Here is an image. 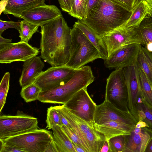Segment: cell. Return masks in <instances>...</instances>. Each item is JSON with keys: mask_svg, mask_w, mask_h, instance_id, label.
I'll list each match as a JSON object with an SVG mask.
<instances>
[{"mask_svg": "<svg viewBox=\"0 0 152 152\" xmlns=\"http://www.w3.org/2000/svg\"><path fill=\"white\" fill-rule=\"evenodd\" d=\"M122 6L128 10L132 11L135 4L139 0H112Z\"/></svg>", "mask_w": 152, "mask_h": 152, "instance_id": "obj_36", "label": "cell"}, {"mask_svg": "<svg viewBox=\"0 0 152 152\" xmlns=\"http://www.w3.org/2000/svg\"><path fill=\"white\" fill-rule=\"evenodd\" d=\"M39 26L23 20L20 21V29L18 31L20 41L28 43L33 35L38 31Z\"/></svg>", "mask_w": 152, "mask_h": 152, "instance_id": "obj_26", "label": "cell"}, {"mask_svg": "<svg viewBox=\"0 0 152 152\" xmlns=\"http://www.w3.org/2000/svg\"><path fill=\"white\" fill-rule=\"evenodd\" d=\"M136 107L138 121L145 122L152 130V106L145 100L142 93L138 98Z\"/></svg>", "mask_w": 152, "mask_h": 152, "instance_id": "obj_24", "label": "cell"}, {"mask_svg": "<svg viewBox=\"0 0 152 152\" xmlns=\"http://www.w3.org/2000/svg\"><path fill=\"white\" fill-rule=\"evenodd\" d=\"M10 74L6 72L3 77L0 84V112L3 108L9 88Z\"/></svg>", "mask_w": 152, "mask_h": 152, "instance_id": "obj_32", "label": "cell"}, {"mask_svg": "<svg viewBox=\"0 0 152 152\" xmlns=\"http://www.w3.org/2000/svg\"><path fill=\"white\" fill-rule=\"evenodd\" d=\"M141 49L148 63L152 70V53L148 51L145 48L141 47Z\"/></svg>", "mask_w": 152, "mask_h": 152, "instance_id": "obj_38", "label": "cell"}, {"mask_svg": "<svg viewBox=\"0 0 152 152\" xmlns=\"http://www.w3.org/2000/svg\"><path fill=\"white\" fill-rule=\"evenodd\" d=\"M8 0H1L0 1V15L5 9Z\"/></svg>", "mask_w": 152, "mask_h": 152, "instance_id": "obj_42", "label": "cell"}, {"mask_svg": "<svg viewBox=\"0 0 152 152\" xmlns=\"http://www.w3.org/2000/svg\"><path fill=\"white\" fill-rule=\"evenodd\" d=\"M88 0H74L71 11L68 14L71 16L82 20L87 17Z\"/></svg>", "mask_w": 152, "mask_h": 152, "instance_id": "obj_29", "label": "cell"}, {"mask_svg": "<svg viewBox=\"0 0 152 152\" xmlns=\"http://www.w3.org/2000/svg\"><path fill=\"white\" fill-rule=\"evenodd\" d=\"M109 150L108 142L106 140L102 146L99 152H109Z\"/></svg>", "mask_w": 152, "mask_h": 152, "instance_id": "obj_43", "label": "cell"}, {"mask_svg": "<svg viewBox=\"0 0 152 152\" xmlns=\"http://www.w3.org/2000/svg\"><path fill=\"white\" fill-rule=\"evenodd\" d=\"M61 127L72 142L82 147L86 152H91L89 148L82 141L72 129L65 125H62Z\"/></svg>", "mask_w": 152, "mask_h": 152, "instance_id": "obj_33", "label": "cell"}, {"mask_svg": "<svg viewBox=\"0 0 152 152\" xmlns=\"http://www.w3.org/2000/svg\"><path fill=\"white\" fill-rule=\"evenodd\" d=\"M126 135L117 136L108 140L109 152H124L126 143Z\"/></svg>", "mask_w": 152, "mask_h": 152, "instance_id": "obj_30", "label": "cell"}, {"mask_svg": "<svg viewBox=\"0 0 152 152\" xmlns=\"http://www.w3.org/2000/svg\"><path fill=\"white\" fill-rule=\"evenodd\" d=\"M39 53L38 49L28 43L21 41L12 43L0 50V63L10 64L15 61L25 62L37 56Z\"/></svg>", "mask_w": 152, "mask_h": 152, "instance_id": "obj_14", "label": "cell"}, {"mask_svg": "<svg viewBox=\"0 0 152 152\" xmlns=\"http://www.w3.org/2000/svg\"><path fill=\"white\" fill-rule=\"evenodd\" d=\"M94 79L90 66L75 69L68 82L56 88L42 91L38 100L45 103L64 104L80 90L87 88Z\"/></svg>", "mask_w": 152, "mask_h": 152, "instance_id": "obj_3", "label": "cell"}, {"mask_svg": "<svg viewBox=\"0 0 152 152\" xmlns=\"http://www.w3.org/2000/svg\"><path fill=\"white\" fill-rule=\"evenodd\" d=\"M42 91L39 86L33 83L22 88L20 95L25 102H29L38 100Z\"/></svg>", "mask_w": 152, "mask_h": 152, "instance_id": "obj_27", "label": "cell"}, {"mask_svg": "<svg viewBox=\"0 0 152 152\" xmlns=\"http://www.w3.org/2000/svg\"><path fill=\"white\" fill-rule=\"evenodd\" d=\"M135 127L138 128H141L144 127H149L148 125L144 121L140 120L137 122Z\"/></svg>", "mask_w": 152, "mask_h": 152, "instance_id": "obj_44", "label": "cell"}, {"mask_svg": "<svg viewBox=\"0 0 152 152\" xmlns=\"http://www.w3.org/2000/svg\"><path fill=\"white\" fill-rule=\"evenodd\" d=\"M111 121L119 122L134 128L137 122L130 112L119 109L104 100L101 104L96 106L94 124H101Z\"/></svg>", "mask_w": 152, "mask_h": 152, "instance_id": "obj_10", "label": "cell"}, {"mask_svg": "<svg viewBox=\"0 0 152 152\" xmlns=\"http://www.w3.org/2000/svg\"><path fill=\"white\" fill-rule=\"evenodd\" d=\"M148 4L150 6L152 9V0H145Z\"/></svg>", "mask_w": 152, "mask_h": 152, "instance_id": "obj_48", "label": "cell"}, {"mask_svg": "<svg viewBox=\"0 0 152 152\" xmlns=\"http://www.w3.org/2000/svg\"><path fill=\"white\" fill-rule=\"evenodd\" d=\"M151 7L145 0H139L132 10V14L127 22L121 26L133 29L137 27L144 18L150 12Z\"/></svg>", "mask_w": 152, "mask_h": 152, "instance_id": "obj_21", "label": "cell"}, {"mask_svg": "<svg viewBox=\"0 0 152 152\" xmlns=\"http://www.w3.org/2000/svg\"><path fill=\"white\" fill-rule=\"evenodd\" d=\"M96 130L103 134L106 140L117 136L128 135L135 128L117 121H109L101 124H94Z\"/></svg>", "mask_w": 152, "mask_h": 152, "instance_id": "obj_19", "label": "cell"}, {"mask_svg": "<svg viewBox=\"0 0 152 152\" xmlns=\"http://www.w3.org/2000/svg\"><path fill=\"white\" fill-rule=\"evenodd\" d=\"M53 140L58 152H75L72 142L61 129L56 125L52 129Z\"/></svg>", "mask_w": 152, "mask_h": 152, "instance_id": "obj_23", "label": "cell"}, {"mask_svg": "<svg viewBox=\"0 0 152 152\" xmlns=\"http://www.w3.org/2000/svg\"><path fill=\"white\" fill-rule=\"evenodd\" d=\"M101 37L106 47L108 56L115 51L130 44L143 45L134 28L120 26Z\"/></svg>", "mask_w": 152, "mask_h": 152, "instance_id": "obj_12", "label": "cell"}, {"mask_svg": "<svg viewBox=\"0 0 152 152\" xmlns=\"http://www.w3.org/2000/svg\"><path fill=\"white\" fill-rule=\"evenodd\" d=\"M126 143L124 152H144L152 137V130L148 127H135L126 135Z\"/></svg>", "mask_w": 152, "mask_h": 152, "instance_id": "obj_17", "label": "cell"}, {"mask_svg": "<svg viewBox=\"0 0 152 152\" xmlns=\"http://www.w3.org/2000/svg\"><path fill=\"white\" fill-rule=\"evenodd\" d=\"M75 152H86V151L80 146L72 142Z\"/></svg>", "mask_w": 152, "mask_h": 152, "instance_id": "obj_45", "label": "cell"}, {"mask_svg": "<svg viewBox=\"0 0 152 152\" xmlns=\"http://www.w3.org/2000/svg\"><path fill=\"white\" fill-rule=\"evenodd\" d=\"M45 0H8L4 14H10L19 18L24 12L45 4Z\"/></svg>", "mask_w": 152, "mask_h": 152, "instance_id": "obj_20", "label": "cell"}, {"mask_svg": "<svg viewBox=\"0 0 152 152\" xmlns=\"http://www.w3.org/2000/svg\"><path fill=\"white\" fill-rule=\"evenodd\" d=\"M2 140L6 145L23 152H44L53 137L51 132L38 129Z\"/></svg>", "mask_w": 152, "mask_h": 152, "instance_id": "obj_5", "label": "cell"}, {"mask_svg": "<svg viewBox=\"0 0 152 152\" xmlns=\"http://www.w3.org/2000/svg\"><path fill=\"white\" fill-rule=\"evenodd\" d=\"M44 152H58L53 139L47 146Z\"/></svg>", "mask_w": 152, "mask_h": 152, "instance_id": "obj_39", "label": "cell"}, {"mask_svg": "<svg viewBox=\"0 0 152 152\" xmlns=\"http://www.w3.org/2000/svg\"><path fill=\"white\" fill-rule=\"evenodd\" d=\"M74 26L79 28L96 48L100 53L102 59L105 60L108 57L107 49L101 36L96 34L90 27L78 20Z\"/></svg>", "mask_w": 152, "mask_h": 152, "instance_id": "obj_22", "label": "cell"}, {"mask_svg": "<svg viewBox=\"0 0 152 152\" xmlns=\"http://www.w3.org/2000/svg\"><path fill=\"white\" fill-rule=\"evenodd\" d=\"M75 69L66 65L51 66L42 71L36 78L34 83L42 91L51 90L62 85L72 78Z\"/></svg>", "mask_w": 152, "mask_h": 152, "instance_id": "obj_11", "label": "cell"}, {"mask_svg": "<svg viewBox=\"0 0 152 152\" xmlns=\"http://www.w3.org/2000/svg\"><path fill=\"white\" fill-rule=\"evenodd\" d=\"M20 21H5L0 20V35L7 29L14 28L19 31L20 29Z\"/></svg>", "mask_w": 152, "mask_h": 152, "instance_id": "obj_35", "label": "cell"}, {"mask_svg": "<svg viewBox=\"0 0 152 152\" xmlns=\"http://www.w3.org/2000/svg\"><path fill=\"white\" fill-rule=\"evenodd\" d=\"M137 63L139 67L143 71L152 85V70L145 58L141 47L138 56Z\"/></svg>", "mask_w": 152, "mask_h": 152, "instance_id": "obj_34", "label": "cell"}, {"mask_svg": "<svg viewBox=\"0 0 152 152\" xmlns=\"http://www.w3.org/2000/svg\"><path fill=\"white\" fill-rule=\"evenodd\" d=\"M71 35L69 57L66 66L75 69L96 59H102L98 50L79 28L73 25Z\"/></svg>", "mask_w": 152, "mask_h": 152, "instance_id": "obj_4", "label": "cell"}, {"mask_svg": "<svg viewBox=\"0 0 152 152\" xmlns=\"http://www.w3.org/2000/svg\"><path fill=\"white\" fill-rule=\"evenodd\" d=\"M144 152H152V137L148 142Z\"/></svg>", "mask_w": 152, "mask_h": 152, "instance_id": "obj_46", "label": "cell"}, {"mask_svg": "<svg viewBox=\"0 0 152 152\" xmlns=\"http://www.w3.org/2000/svg\"><path fill=\"white\" fill-rule=\"evenodd\" d=\"M58 112L68 122L73 123L83 135L91 152H99L106 140L104 135L95 129L94 124L88 123L71 113L64 105L56 106Z\"/></svg>", "mask_w": 152, "mask_h": 152, "instance_id": "obj_8", "label": "cell"}, {"mask_svg": "<svg viewBox=\"0 0 152 152\" xmlns=\"http://www.w3.org/2000/svg\"><path fill=\"white\" fill-rule=\"evenodd\" d=\"M99 0H88L87 16L92 10L97 5Z\"/></svg>", "mask_w": 152, "mask_h": 152, "instance_id": "obj_40", "label": "cell"}, {"mask_svg": "<svg viewBox=\"0 0 152 152\" xmlns=\"http://www.w3.org/2000/svg\"><path fill=\"white\" fill-rule=\"evenodd\" d=\"M134 29L144 45L152 42V18L148 14Z\"/></svg>", "mask_w": 152, "mask_h": 152, "instance_id": "obj_25", "label": "cell"}, {"mask_svg": "<svg viewBox=\"0 0 152 152\" xmlns=\"http://www.w3.org/2000/svg\"><path fill=\"white\" fill-rule=\"evenodd\" d=\"M40 57L52 66L65 65L69 57L71 29L62 15L41 26Z\"/></svg>", "mask_w": 152, "mask_h": 152, "instance_id": "obj_1", "label": "cell"}, {"mask_svg": "<svg viewBox=\"0 0 152 152\" xmlns=\"http://www.w3.org/2000/svg\"><path fill=\"white\" fill-rule=\"evenodd\" d=\"M41 58L36 56L24 62L19 81L22 88L34 83L36 77L43 71L45 64Z\"/></svg>", "mask_w": 152, "mask_h": 152, "instance_id": "obj_18", "label": "cell"}, {"mask_svg": "<svg viewBox=\"0 0 152 152\" xmlns=\"http://www.w3.org/2000/svg\"><path fill=\"white\" fill-rule=\"evenodd\" d=\"M87 88L80 90L63 105L74 114L94 124L96 105L88 94Z\"/></svg>", "mask_w": 152, "mask_h": 152, "instance_id": "obj_9", "label": "cell"}, {"mask_svg": "<svg viewBox=\"0 0 152 152\" xmlns=\"http://www.w3.org/2000/svg\"><path fill=\"white\" fill-rule=\"evenodd\" d=\"M132 13L112 0H100L86 18L78 20L101 36L125 23Z\"/></svg>", "mask_w": 152, "mask_h": 152, "instance_id": "obj_2", "label": "cell"}, {"mask_svg": "<svg viewBox=\"0 0 152 152\" xmlns=\"http://www.w3.org/2000/svg\"><path fill=\"white\" fill-rule=\"evenodd\" d=\"M46 122V128L48 129H52L56 125H62L60 115L56 106H51L48 109Z\"/></svg>", "mask_w": 152, "mask_h": 152, "instance_id": "obj_31", "label": "cell"}, {"mask_svg": "<svg viewBox=\"0 0 152 152\" xmlns=\"http://www.w3.org/2000/svg\"><path fill=\"white\" fill-rule=\"evenodd\" d=\"M139 70L142 95L146 102L152 106V85L143 71L139 67Z\"/></svg>", "mask_w": 152, "mask_h": 152, "instance_id": "obj_28", "label": "cell"}, {"mask_svg": "<svg viewBox=\"0 0 152 152\" xmlns=\"http://www.w3.org/2000/svg\"><path fill=\"white\" fill-rule=\"evenodd\" d=\"M145 48L148 51L152 53V42L147 44L145 45Z\"/></svg>", "mask_w": 152, "mask_h": 152, "instance_id": "obj_47", "label": "cell"}, {"mask_svg": "<svg viewBox=\"0 0 152 152\" xmlns=\"http://www.w3.org/2000/svg\"><path fill=\"white\" fill-rule=\"evenodd\" d=\"M38 120L20 110L15 115L0 116V139L17 136L38 129Z\"/></svg>", "mask_w": 152, "mask_h": 152, "instance_id": "obj_6", "label": "cell"}, {"mask_svg": "<svg viewBox=\"0 0 152 152\" xmlns=\"http://www.w3.org/2000/svg\"><path fill=\"white\" fill-rule=\"evenodd\" d=\"M12 40L5 38L0 35V50L12 43Z\"/></svg>", "mask_w": 152, "mask_h": 152, "instance_id": "obj_41", "label": "cell"}, {"mask_svg": "<svg viewBox=\"0 0 152 152\" xmlns=\"http://www.w3.org/2000/svg\"><path fill=\"white\" fill-rule=\"evenodd\" d=\"M151 16V17L152 18V13Z\"/></svg>", "mask_w": 152, "mask_h": 152, "instance_id": "obj_49", "label": "cell"}, {"mask_svg": "<svg viewBox=\"0 0 152 152\" xmlns=\"http://www.w3.org/2000/svg\"><path fill=\"white\" fill-rule=\"evenodd\" d=\"M141 46L140 44H132L115 51L104 60L105 66L116 69L132 65L137 61Z\"/></svg>", "mask_w": 152, "mask_h": 152, "instance_id": "obj_15", "label": "cell"}, {"mask_svg": "<svg viewBox=\"0 0 152 152\" xmlns=\"http://www.w3.org/2000/svg\"><path fill=\"white\" fill-rule=\"evenodd\" d=\"M62 10L69 13L71 10L74 0H58Z\"/></svg>", "mask_w": 152, "mask_h": 152, "instance_id": "obj_37", "label": "cell"}, {"mask_svg": "<svg viewBox=\"0 0 152 152\" xmlns=\"http://www.w3.org/2000/svg\"><path fill=\"white\" fill-rule=\"evenodd\" d=\"M61 15L60 10L56 6L45 4L24 12L18 18L41 26Z\"/></svg>", "mask_w": 152, "mask_h": 152, "instance_id": "obj_16", "label": "cell"}, {"mask_svg": "<svg viewBox=\"0 0 152 152\" xmlns=\"http://www.w3.org/2000/svg\"><path fill=\"white\" fill-rule=\"evenodd\" d=\"M122 71L127 92L128 107L138 122L136 105L142 91L137 61L132 65L122 68Z\"/></svg>", "mask_w": 152, "mask_h": 152, "instance_id": "obj_13", "label": "cell"}, {"mask_svg": "<svg viewBox=\"0 0 152 152\" xmlns=\"http://www.w3.org/2000/svg\"><path fill=\"white\" fill-rule=\"evenodd\" d=\"M105 100L118 109L130 112L128 105V95L122 69H115L107 79Z\"/></svg>", "mask_w": 152, "mask_h": 152, "instance_id": "obj_7", "label": "cell"}]
</instances>
